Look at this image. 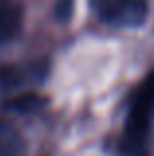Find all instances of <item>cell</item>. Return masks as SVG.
Segmentation results:
<instances>
[{"mask_svg":"<svg viewBox=\"0 0 154 156\" xmlns=\"http://www.w3.org/2000/svg\"><path fill=\"white\" fill-rule=\"evenodd\" d=\"M152 105H154V71L138 85V89L132 95L127 125H124V144L128 148L136 150L144 144L148 134V121L152 115Z\"/></svg>","mask_w":154,"mask_h":156,"instance_id":"6da1fadb","label":"cell"},{"mask_svg":"<svg viewBox=\"0 0 154 156\" xmlns=\"http://www.w3.org/2000/svg\"><path fill=\"white\" fill-rule=\"evenodd\" d=\"M89 6L101 22L121 28L140 26L148 16L146 0H89Z\"/></svg>","mask_w":154,"mask_h":156,"instance_id":"7a4b0ae2","label":"cell"},{"mask_svg":"<svg viewBox=\"0 0 154 156\" xmlns=\"http://www.w3.org/2000/svg\"><path fill=\"white\" fill-rule=\"evenodd\" d=\"M22 24V8L16 0H0V46L12 40Z\"/></svg>","mask_w":154,"mask_h":156,"instance_id":"3957f363","label":"cell"},{"mask_svg":"<svg viewBox=\"0 0 154 156\" xmlns=\"http://www.w3.org/2000/svg\"><path fill=\"white\" fill-rule=\"evenodd\" d=\"M24 144L20 136L0 121V156H22Z\"/></svg>","mask_w":154,"mask_h":156,"instance_id":"277c9868","label":"cell"},{"mask_svg":"<svg viewBox=\"0 0 154 156\" xmlns=\"http://www.w3.org/2000/svg\"><path fill=\"white\" fill-rule=\"evenodd\" d=\"M44 103H46V99L40 97V95H22V97H18V99L10 101L8 107L14 109V111H20V113H32V111L40 109Z\"/></svg>","mask_w":154,"mask_h":156,"instance_id":"5b68a950","label":"cell"},{"mask_svg":"<svg viewBox=\"0 0 154 156\" xmlns=\"http://www.w3.org/2000/svg\"><path fill=\"white\" fill-rule=\"evenodd\" d=\"M71 12H73V0H55L54 14L59 22H67L71 18Z\"/></svg>","mask_w":154,"mask_h":156,"instance_id":"8992f818","label":"cell"}]
</instances>
